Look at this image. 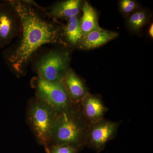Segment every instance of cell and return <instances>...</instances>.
Instances as JSON below:
<instances>
[{"mask_svg": "<svg viewBox=\"0 0 153 153\" xmlns=\"http://www.w3.org/2000/svg\"><path fill=\"white\" fill-rule=\"evenodd\" d=\"M120 122L104 119L90 124L85 145L99 153L104 149L107 143L114 138Z\"/></svg>", "mask_w": 153, "mask_h": 153, "instance_id": "8992f818", "label": "cell"}, {"mask_svg": "<svg viewBox=\"0 0 153 153\" xmlns=\"http://www.w3.org/2000/svg\"><path fill=\"white\" fill-rule=\"evenodd\" d=\"M118 36L117 32L101 28L82 36L76 47L82 50L95 49L114 40Z\"/></svg>", "mask_w": 153, "mask_h": 153, "instance_id": "30bf717a", "label": "cell"}, {"mask_svg": "<svg viewBox=\"0 0 153 153\" xmlns=\"http://www.w3.org/2000/svg\"><path fill=\"white\" fill-rule=\"evenodd\" d=\"M13 9L7 1L0 3V48H3L13 38L20 23Z\"/></svg>", "mask_w": 153, "mask_h": 153, "instance_id": "52a82bcc", "label": "cell"}, {"mask_svg": "<svg viewBox=\"0 0 153 153\" xmlns=\"http://www.w3.org/2000/svg\"><path fill=\"white\" fill-rule=\"evenodd\" d=\"M82 1L80 0H67L55 4L48 12L53 19H65L77 16L81 10Z\"/></svg>", "mask_w": 153, "mask_h": 153, "instance_id": "8fae6325", "label": "cell"}, {"mask_svg": "<svg viewBox=\"0 0 153 153\" xmlns=\"http://www.w3.org/2000/svg\"><path fill=\"white\" fill-rule=\"evenodd\" d=\"M82 37L80 18L78 16L69 18L67 20V24L62 29L61 41L64 39L65 43L70 47H77Z\"/></svg>", "mask_w": 153, "mask_h": 153, "instance_id": "7c38bea8", "label": "cell"}, {"mask_svg": "<svg viewBox=\"0 0 153 153\" xmlns=\"http://www.w3.org/2000/svg\"><path fill=\"white\" fill-rule=\"evenodd\" d=\"M63 82L72 104L79 103L89 93L84 82L71 68L66 72Z\"/></svg>", "mask_w": 153, "mask_h": 153, "instance_id": "9c48e42d", "label": "cell"}, {"mask_svg": "<svg viewBox=\"0 0 153 153\" xmlns=\"http://www.w3.org/2000/svg\"><path fill=\"white\" fill-rule=\"evenodd\" d=\"M48 153H78V149L67 145L49 146L46 150Z\"/></svg>", "mask_w": 153, "mask_h": 153, "instance_id": "9a60e30c", "label": "cell"}, {"mask_svg": "<svg viewBox=\"0 0 153 153\" xmlns=\"http://www.w3.org/2000/svg\"><path fill=\"white\" fill-rule=\"evenodd\" d=\"M79 106L83 116L90 124L104 119L108 110L99 97L89 93L80 101Z\"/></svg>", "mask_w": 153, "mask_h": 153, "instance_id": "ba28073f", "label": "cell"}, {"mask_svg": "<svg viewBox=\"0 0 153 153\" xmlns=\"http://www.w3.org/2000/svg\"><path fill=\"white\" fill-rule=\"evenodd\" d=\"M149 34L151 37H153V25L152 24L150 27L149 29Z\"/></svg>", "mask_w": 153, "mask_h": 153, "instance_id": "e0dca14e", "label": "cell"}, {"mask_svg": "<svg viewBox=\"0 0 153 153\" xmlns=\"http://www.w3.org/2000/svg\"><path fill=\"white\" fill-rule=\"evenodd\" d=\"M70 55L66 50H52L41 57L37 63L38 77L50 82L63 81L69 70Z\"/></svg>", "mask_w": 153, "mask_h": 153, "instance_id": "277c9868", "label": "cell"}, {"mask_svg": "<svg viewBox=\"0 0 153 153\" xmlns=\"http://www.w3.org/2000/svg\"><path fill=\"white\" fill-rule=\"evenodd\" d=\"M81 10L82 15L80 18V25L82 36L101 28L99 25L97 12L89 3L84 2Z\"/></svg>", "mask_w": 153, "mask_h": 153, "instance_id": "4fadbf2b", "label": "cell"}, {"mask_svg": "<svg viewBox=\"0 0 153 153\" xmlns=\"http://www.w3.org/2000/svg\"><path fill=\"white\" fill-rule=\"evenodd\" d=\"M36 97L59 114L72 104L63 81L50 82L38 77L36 85Z\"/></svg>", "mask_w": 153, "mask_h": 153, "instance_id": "5b68a950", "label": "cell"}, {"mask_svg": "<svg viewBox=\"0 0 153 153\" xmlns=\"http://www.w3.org/2000/svg\"><path fill=\"white\" fill-rule=\"evenodd\" d=\"M19 18L22 38L14 51L4 57L13 70L24 74L32 55L41 46L61 41L62 28L52 22L48 13L31 1H7Z\"/></svg>", "mask_w": 153, "mask_h": 153, "instance_id": "6da1fadb", "label": "cell"}, {"mask_svg": "<svg viewBox=\"0 0 153 153\" xmlns=\"http://www.w3.org/2000/svg\"><path fill=\"white\" fill-rule=\"evenodd\" d=\"M89 125L81 112L79 103L71 104L68 109L57 114L49 146L67 145L80 150L85 146Z\"/></svg>", "mask_w": 153, "mask_h": 153, "instance_id": "7a4b0ae2", "label": "cell"}, {"mask_svg": "<svg viewBox=\"0 0 153 153\" xmlns=\"http://www.w3.org/2000/svg\"><path fill=\"white\" fill-rule=\"evenodd\" d=\"M138 5L136 1L132 0H122L120 3V7L124 14L132 13L138 8Z\"/></svg>", "mask_w": 153, "mask_h": 153, "instance_id": "2e32d148", "label": "cell"}, {"mask_svg": "<svg viewBox=\"0 0 153 153\" xmlns=\"http://www.w3.org/2000/svg\"><path fill=\"white\" fill-rule=\"evenodd\" d=\"M58 113L47 103L36 97L29 102L27 120L37 142L49 147L52 127Z\"/></svg>", "mask_w": 153, "mask_h": 153, "instance_id": "3957f363", "label": "cell"}, {"mask_svg": "<svg viewBox=\"0 0 153 153\" xmlns=\"http://www.w3.org/2000/svg\"><path fill=\"white\" fill-rule=\"evenodd\" d=\"M148 15L145 10H139L132 14L128 18V27L134 32H138L146 24Z\"/></svg>", "mask_w": 153, "mask_h": 153, "instance_id": "5bb4252c", "label": "cell"}]
</instances>
